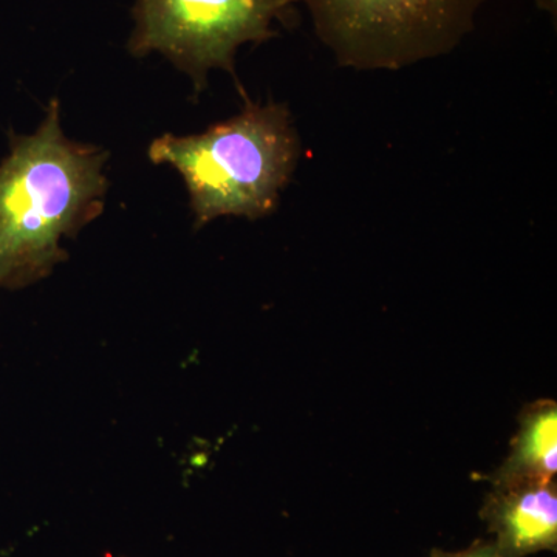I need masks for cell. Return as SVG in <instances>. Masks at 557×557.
Wrapping results in <instances>:
<instances>
[{
	"label": "cell",
	"mask_w": 557,
	"mask_h": 557,
	"mask_svg": "<svg viewBox=\"0 0 557 557\" xmlns=\"http://www.w3.org/2000/svg\"><path fill=\"white\" fill-rule=\"evenodd\" d=\"M108 150L72 141L50 101L33 135H10L0 164V288L44 281L69 259L61 247L104 211Z\"/></svg>",
	"instance_id": "cell-1"
},
{
	"label": "cell",
	"mask_w": 557,
	"mask_h": 557,
	"mask_svg": "<svg viewBox=\"0 0 557 557\" xmlns=\"http://www.w3.org/2000/svg\"><path fill=\"white\" fill-rule=\"evenodd\" d=\"M502 557H525L557 545L556 482L496 487L482 509Z\"/></svg>",
	"instance_id": "cell-5"
},
{
	"label": "cell",
	"mask_w": 557,
	"mask_h": 557,
	"mask_svg": "<svg viewBox=\"0 0 557 557\" xmlns=\"http://www.w3.org/2000/svg\"><path fill=\"white\" fill-rule=\"evenodd\" d=\"M557 472V406L552 399L533 403L520 416L511 454L494 480L496 487L547 483Z\"/></svg>",
	"instance_id": "cell-6"
},
{
	"label": "cell",
	"mask_w": 557,
	"mask_h": 557,
	"mask_svg": "<svg viewBox=\"0 0 557 557\" xmlns=\"http://www.w3.org/2000/svg\"><path fill=\"white\" fill-rule=\"evenodd\" d=\"M537 3H539V7H541V9H545V10H549L552 11V0H537ZM555 10V9H553Z\"/></svg>",
	"instance_id": "cell-8"
},
{
	"label": "cell",
	"mask_w": 557,
	"mask_h": 557,
	"mask_svg": "<svg viewBox=\"0 0 557 557\" xmlns=\"http://www.w3.org/2000/svg\"><path fill=\"white\" fill-rule=\"evenodd\" d=\"M429 557H502L500 553L494 542L479 541L472 544L467 549L461 552H442V549H434Z\"/></svg>",
	"instance_id": "cell-7"
},
{
	"label": "cell",
	"mask_w": 557,
	"mask_h": 557,
	"mask_svg": "<svg viewBox=\"0 0 557 557\" xmlns=\"http://www.w3.org/2000/svg\"><path fill=\"white\" fill-rule=\"evenodd\" d=\"M132 57L160 53L193 79L197 94L212 69L236 78V54L245 44L277 36L274 22L295 21L293 0H135Z\"/></svg>",
	"instance_id": "cell-4"
},
{
	"label": "cell",
	"mask_w": 557,
	"mask_h": 557,
	"mask_svg": "<svg viewBox=\"0 0 557 557\" xmlns=\"http://www.w3.org/2000/svg\"><path fill=\"white\" fill-rule=\"evenodd\" d=\"M156 164H170L185 180L196 228L223 215L258 220L273 214L300 156L298 131L287 106L256 104L196 135L163 134L150 143Z\"/></svg>",
	"instance_id": "cell-2"
},
{
	"label": "cell",
	"mask_w": 557,
	"mask_h": 557,
	"mask_svg": "<svg viewBox=\"0 0 557 557\" xmlns=\"http://www.w3.org/2000/svg\"><path fill=\"white\" fill-rule=\"evenodd\" d=\"M343 67L399 70L448 54L487 0H293Z\"/></svg>",
	"instance_id": "cell-3"
}]
</instances>
